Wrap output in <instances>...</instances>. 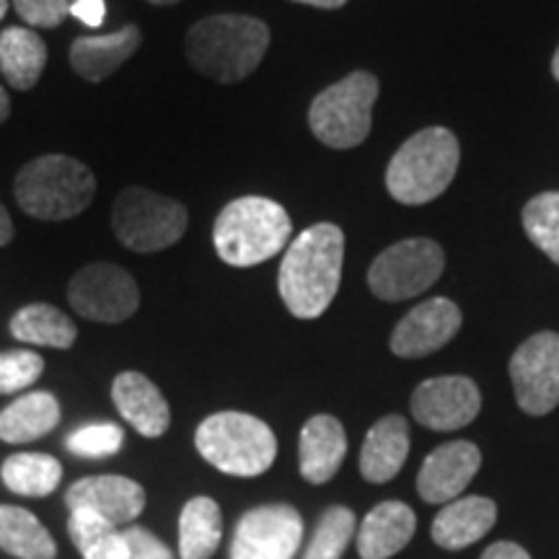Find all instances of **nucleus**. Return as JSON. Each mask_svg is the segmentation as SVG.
<instances>
[{"mask_svg": "<svg viewBox=\"0 0 559 559\" xmlns=\"http://www.w3.org/2000/svg\"><path fill=\"white\" fill-rule=\"evenodd\" d=\"M345 234L334 223H317L290 241L280 262L277 288L296 319H319L332 306L342 283Z\"/></svg>", "mask_w": 559, "mask_h": 559, "instance_id": "nucleus-1", "label": "nucleus"}, {"mask_svg": "<svg viewBox=\"0 0 559 559\" xmlns=\"http://www.w3.org/2000/svg\"><path fill=\"white\" fill-rule=\"evenodd\" d=\"M267 24L241 13H218L198 21L185 50L192 68L215 83H239L260 68L270 47Z\"/></svg>", "mask_w": 559, "mask_h": 559, "instance_id": "nucleus-2", "label": "nucleus"}, {"mask_svg": "<svg viewBox=\"0 0 559 559\" xmlns=\"http://www.w3.org/2000/svg\"><path fill=\"white\" fill-rule=\"evenodd\" d=\"M290 215L270 198H239L221 210L213 226L218 257L230 267H257L290 241Z\"/></svg>", "mask_w": 559, "mask_h": 559, "instance_id": "nucleus-3", "label": "nucleus"}, {"mask_svg": "<svg viewBox=\"0 0 559 559\" xmlns=\"http://www.w3.org/2000/svg\"><path fill=\"white\" fill-rule=\"evenodd\" d=\"M459 160V138L451 130H419L389 160L386 190L402 205H425L449 190Z\"/></svg>", "mask_w": 559, "mask_h": 559, "instance_id": "nucleus-4", "label": "nucleus"}, {"mask_svg": "<svg viewBox=\"0 0 559 559\" xmlns=\"http://www.w3.org/2000/svg\"><path fill=\"white\" fill-rule=\"evenodd\" d=\"M19 207L37 221H68L81 215L96 194L94 171L81 160L50 153L29 160L13 181Z\"/></svg>", "mask_w": 559, "mask_h": 559, "instance_id": "nucleus-5", "label": "nucleus"}, {"mask_svg": "<svg viewBox=\"0 0 559 559\" xmlns=\"http://www.w3.org/2000/svg\"><path fill=\"white\" fill-rule=\"evenodd\" d=\"M194 445L207 464L234 477H260L277 456L275 432L247 412L210 415L194 432Z\"/></svg>", "mask_w": 559, "mask_h": 559, "instance_id": "nucleus-6", "label": "nucleus"}, {"mask_svg": "<svg viewBox=\"0 0 559 559\" xmlns=\"http://www.w3.org/2000/svg\"><path fill=\"white\" fill-rule=\"evenodd\" d=\"M379 91V79L368 70L345 75L313 99L309 109L311 132L334 151L358 148L370 135Z\"/></svg>", "mask_w": 559, "mask_h": 559, "instance_id": "nucleus-7", "label": "nucleus"}, {"mask_svg": "<svg viewBox=\"0 0 559 559\" xmlns=\"http://www.w3.org/2000/svg\"><path fill=\"white\" fill-rule=\"evenodd\" d=\"M190 215L179 200L166 194L130 187L117 194L111 207V228L117 241L138 254L169 249L185 236Z\"/></svg>", "mask_w": 559, "mask_h": 559, "instance_id": "nucleus-8", "label": "nucleus"}, {"mask_svg": "<svg viewBox=\"0 0 559 559\" xmlns=\"http://www.w3.org/2000/svg\"><path fill=\"white\" fill-rule=\"evenodd\" d=\"M445 254L432 239H404L383 249L368 270V288L376 298L396 304L415 298L443 275Z\"/></svg>", "mask_w": 559, "mask_h": 559, "instance_id": "nucleus-9", "label": "nucleus"}, {"mask_svg": "<svg viewBox=\"0 0 559 559\" xmlns=\"http://www.w3.org/2000/svg\"><path fill=\"white\" fill-rule=\"evenodd\" d=\"M68 300L83 319L120 324L138 311L140 290L128 270L109 262H94L70 280Z\"/></svg>", "mask_w": 559, "mask_h": 559, "instance_id": "nucleus-10", "label": "nucleus"}, {"mask_svg": "<svg viewBox=\"0 0 559 559\" xmlns=\"http://www.w3.org/2000/svg\"><path fill=\"white\" fill-rule=\"evenodd\" d=\"M515 402L531 417H544L559 404V334L539 332L510 358Z\"/></svg>", "mask_w": 559, "mask_h": 559, "instance_id": "nucleus-11", "label": "nucleus"}, {"mask_svg": "<svg viewBox=\"0 0 559 559\" xmlns=\"http://www.w3.org/2000/svg\"><path fill=\"white\" fill-rule=\"evenodd\" d=\"M304 539V519L293 506H262L239 521L230 559H293Z\"/></svg>", "mask_w": 559, "mask_h": 559, "instance_id": "nucleus-12", "label": "nucleus"}, {"mask_svg": "<svg viewBox=\"0 0 559 559\" xmlns=\"http://www.w3.org/2000/svg\"><path fill=\"white\" fill-rule=\"evenodd\" d=\"M481 409L479 386L466 376H438L423 381L412 394V415L423 428L449 432L466 428Z\"/></svg>", "mask_w": 559, "mask_h": 559, "instance_id": "nucleus-13", "label": "nucleus"}, {"mask_svg": "<svg viewBox=\"0 0 559 559\" xmlns=\"http://www.w3.org/2000/svg\"><path fill=\"white\" fill-rule=\"evenodd\" d=\"M461 309L449 298H430L419 304L394 326L391 353L400 358H425L438 353L461 330Z\"/></svg>", "mask_w": 559, "mask_h": 559, "instance_id": "nucleus-14", "label": "nucleus"}, {"mask_svg": "<svg viewBox=\"0 0 559 559\" xmlns=\"http://www.w3.org/2000/svg\"><path fill=\"white\" fill-rule=\"evenodd\" d=\"M481 466V451L469 440H451L428 453L417 474L419 498L430 506L456 500Z\"/></svg>", "mask_w": 559, "mask_h": 559, "instance_id": "nucleus-15", "label": "nucleus"}, {"mask_svg": "<svg viewBox=\"0 0 559 559\" xmlns=\"http://www.w3.org/2000/svg\"><path fill=\"white\" fill-rule=\"evenodd\" d=\"M66 502L73 510H91L117 528L135 521L145 508V489L128 477L104 474V477H86L68 489Z\"/></svg>", "mask_w": 559, "mask_h": 559, "instance_id": "nucleus-16", "label": "nucleus"}, {"mask_svg": "<svg viewBox=\"0 0 559 559\" xmlns=\"http://www.w3.org/2000/svg\"><path fill=\"white\" fill-rule=\"evenodd\" d=\"M111 400L140 436L158 438L169 430L171 412L156 383L138 370H124L111 383Z\"/></svg>", "mask_w": 559, "mask_h": 559, "instance_id": "nucleus-17", "label": "nucleus"}, {"mask_svg": "<svg viewBox=\"0 0 559 559\" xmlns=\"http://www.w3.org/2000/svg\"><path fill=\"white\" fill-rule=\"evenodd\" d=\"M347 453V436L337 417L317 415L300 430V474L311 485H324L340 472Z\"/></svg>", "mask_w": 559, "mask_h": 559, "instance_id": "nucleus-18", "label": "nucleus"}, {"mask_svg": "<svg viewBox=\"0 0 559 559\" xmlns=\"http://www.w3.org/2000/svg\"><path fill=\"white\" fill-rule=\"evenodd\" d=\"M417 531V515L400 500L379 502L362 519L358 531V555L362 559H389L407 547Z\"/></svg>", "mask_w": 559, "mask_h": 559, "instance_id": "nucleus-19", "label": "nucleus"}, {"mask_svg": "<svg viewBox=\"0 0 559 559\" xmlns=\"http://www.w3.org/2000/svg\"><path fill=\"white\" fill-rule=\"evenodd\" d=\"M409 456V423L402 415L381 417L368 430L360 449V474L370 485H383L402 472Z\"/></svg>", "mask_w": 559, "mask_h": 559, "instance_id": "nucleus-20", "label": "nucleus"}, {"mask_svg": "<svg viewBox=\"0 0 559 559\" xmlns=\"http://www.w3.org/2000/svg\"><path fill=\"white\" fill-rule=\"evenodd\" d=\"M498 521V506L489 498H456L445 502L432 521V542L445 551H459L477 544Z\"/></svg>", "mask_w": 559, "mask_h": 559, "instance_id": "nucleus-21", "label": "nucleus"}, {"mask_svg": "<svg viewBox=\"0 0 559 559\" xmlns=\"http://www.w3.org/2000/svg\"><path fill=\"white\" fill-rule=\"evenodd\" d=\"M140 39H143V34L135 24L122 26L120 32L104 34V37H81L70 47V66L83 81L102 83L138 52Z\"/></svg>", "mask_w": 559, "mask_h": 559, "instance_id": "nucleus-22", "label": "nucleus"}, {"mask_svg": "<svg viewBox=\"0 0 559 559\" xmlns=\"http://www.w3.org/2000/svg\"><path fill=\"white\" fill-rule=\"evenodd\" d=\"M60 423V402L50 391H32L19 396L0 412V440L5 443H32L45 438Z\"/></svg>", "mask_w": 559, "mask_h": 559, "instance_id": "nucleus-23", "label": "nucleus"}, {"mask_svg": "<svg viewBox=\"0 0 559 559\" xmlns=\"http://www.w3.org/2000/svg\"><path fill=\"white\" fill-rule=\"evenodd\" d=\"M47 66V45L37 32L11 26L0 34V73L16 91H29Z\"/></svg>", "mask_w": 559, "mask_h": 559, "instance_id": "nucleus-24", "label": "nucleus"}, {"mask_svg": "<svg viewBox=\"0 0 559 559\" xmlns=\"http://www.w3.org/2000/svg\"><path fill=\"white\" fill-rule=\"evenodd\" d=\"M11 334L24 345H41V347H73L79 330L73 319L50 304H29L19 309L11 319Z\"/></svg>", "mask_w": 559, "mask_h": 559, "instance_id": "nucleus-25", "label": "nucleus"}, {"mask_svg": "<svg viewBox=\"0 0 559 559\" xmlns=\"http://www.w3.org/2000/svg\"><path fill=\"white\" fill-rule=\"evenodd\" d=\"M223 519L218 502L192 498L179 515V555L181 559H210L221 547Z\"/></svg>", "mask_w": 559, "mask_h": 559, "instance_id": "nucleus-26", "label": "nucleus"}, {"mask_svg": "<svg viewBox=\"0 0 559 559\" xmlns=\"http://www.w3.org/2000/svg\"><path fill=\"white\" fill-rule=\"evenodd\" d=\"M0 549L19 559H52L58 555L50 531L37 515L16 506H0Z\"/></svg>", "mask_w": 559, "mask_h": 559, "instance_id": "nucleus-27", "label": "nucleus"}, {"mask_svg": "<svg viewBox=\"0 0 559 559\" xmlns=\"http://www.w3.org/2000/svg\"><path fill=\"white\" fill-rule=\"evenodd\" d=\"M3 485L26 498H47L60 487L62 466L47 453H13L0 469Z\"/></svg>", "mask_w": 559, "mask_h": 559, "instance_id": "nucleus-28", "label": "nucleus"}, {"mask_svg": "<svg viewBox=\"0 0 559 559\" xmlns=\"http://www.w3.org/2000/svg\"><path fill=\"white\" fill-rule=\"evenodd\" d=\"M68 534L83 559H128V542L122 531L91 510L70 513Z\"/></svg>", "mask_w": 559, "mask_h": 559, "instance_id": "nucleus-29", "label": "nucleus"}, {"mask_svg": "<svg viewBox=\"0 0 559 559\" xmlns=\"http://www.w3.org/2000/svg\"><path fill=\"white\" fill-rule=\"evenodd\" d=\"M523 230L536 249L559 264V192H542L526 202Z\"/></svg>", "mask_w": 559, "mask_h": 559, "instance_id": "nucleus-30", "label": "nucleus"}, {"mask_svg": "<svg viewBox=\"0 0 559 559\" xmlns=\"http://www.w3.org/2000/svg\"><path fill=\"white\" fill-rule=\"evenodd\" d=\"M355 536V513L345 506H332L321 515L304 559H340Z\"/></svg>", "mask_w": 559, "mask_h": 559, "instance_id": "nucleus-31", "label": "nucleus"}, {"mask_svg": "<svg viewBox=\"0 0 559 559\" xmlns=\"http://www.w3.org/2000/svg\"><path fill=\"white\" fill-rule=\"evenodd\" d=\"M122 443H124L122 428H117V425L111 423L86 425V428L70 432L66 440L70 453H75V456H86V459L115 456V453L122 449Z\"/></svg>", "mask_w": 559, "mask_h": 559, "instance_id": "nucleus-32", "label": "nucleus"}, {"mask_svg": "<svg viewBox=\"0 0 559 559\" xmlns=\"http://www.w3.org/2000/svg\"><path fill=\"white\" fill-rule=\"evenodd\" d=\"M45 360L32 349H9L0 353V394H19L39 381Z\"/></svg>", "mask_w": 559, "mask_h": 559, "instance_id": "nucleus-33", "label": "nucleus"}, {"mask_svg": "<svg viewBox=\"0 0 559 559\" xmlns=\"http://www.w3.org/2000/svg\"><path fill=\"white\" fill-rule=\"evenodd\" d=\"M19 16L29 26L55 29L70 16V0H13Z\"/></svg>", "mask_w": 559, "mask_h": 559, "instance_id": "nucleus-34", "label": "nucleus"}, {"mask_svg": "<svg viewBox=\"0 0 559 559\" xmlns=\"http://www.w3.org/2000/svg\"><path fill=\"white\" fill-rule=\"evenodd\" d=\"M124 542H128V559H174L171 549L160 544L151 531L132 526L122 531Z\"/></svg>", "mask_w": 559, "mask_h": 559, "instance_id": "nucleus-35", "label": "nucleus"}, {"mask_svg": "<svg viewBox=\"0 0 559 559\" xmlns=\"http://www.w3.org/2000/svg\"><path fill=\"white\" fill-rule=\"evenodd\" d=\"M70 16H75L81 24L96 29L107 19V5H104V0H73L70 3Z\"/></svg>", "mask_w": 559, "mask_h": 559, "instance_id": "nucleus-36", "label": "nucleus"}, {"mask_svg": "<svg viewBox=\"0 0 559 559\" xmlns=\"http://www.w3.org/2000/svg\"><path fill=\"white\" fill-rule=\"evenodd\" d=\"M481 559H531V555L515 542H495L492 547L485 549Z\"/></svg>", "mask_w": 559, "mask_h": 559, "instance_id": "nucleus-37", "label": "nucleus"}, {"mask_svg": "<svg viewBox=\"0 0 559 559\" xmlns=\"http://www.w3.org/2000/svg\"><path fill=\"white\" fill-rule=\"evenodd\" d=\"M11 239H13V221H11L9 210L0 205V247L11 243Z\"/></svg>", "mask_w": 559, "mask_h": 559, "instance_id": "nucleus-38", "label": "nucleus"}, {"mask_svg": "<svg viewBox=\"0 0 559 559\" xmlns=\"http://www.w3.org/2000/svg\"><path fill=\"white\" fill-rule=\"evenodd\" d=\"M293 3H304V5H313V9H342V5L347 3V0H293Z\"/></svg>", "mask_w": 559, "mask_h": 559, "instance_id": "nucleus-39", "label": "nucleus"}, {"mask_svg": "<svg viewBox=\"0 0 559 559\" xmlns=\"http://www.w3.org/2000/svg\"><path fill=\"white\" fill-rule=\"evenodd\" d=\"M9 115H11V99L9 94H5V88L0 86V124L9 120Z\"/></svg>", "mask_w": 559, "mask_h": 559, "instance_id": "nucleus-40", "label": "nucleus"}, {"mask_svg": "<svg viewBox=\"0 0 559 559\" xmlns=\"http://www.w3.org/2000/svg\"><path fill=\"white\" fill-rule=\"evenodd\" d=\"M551 75H555L557 83H559V47H557L555 58H551Z\"/></svg>", "mask_w": 559, "mask_h": 559, "instance_id": "nucleus-41", "label": "nucleus"}, {"mask_svg": "<svg viewBox=\"0 0 559 559\" xmlns=\"http://www.w3.org/2000/svg\"><path fill=\"white\" fill-rule=\"evenodd\" d=\"M148 3H153V5H174V3H179V0H148Z\"/></svg>", "mask_w": 559, "mask_h": 559, "instance_id": "nucleus-42", "label": "nucleus"}, {"mask_svg": "<svg viewBox=\"0 0 559 559\" xmlns=\"http://www.w3.org/2000/svg\"><path fill=\"white\" fill-rule=\"evenodd\" d=\"M5 11H9V0H0V21L5 19Z\"/></svg>", "mask_w": 559, "mask_h": 559, "instance_id": "nucleus-43", "label": "nucleus"}]
</instances>
